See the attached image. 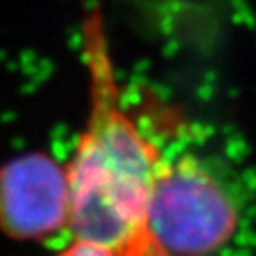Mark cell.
<instances>
[{
	"label": "cell",
	"instance_id": "1",
	"mask_svg": "<svg viewBox=\"0 0 256 256\" xmlns=\"http://www.w3.org/2000/svg\"><path fill=\"white\" fill-rule=\"evenodd\" d=\"M82 60L88 75V114L70 160L68 228L118 256H148L146 217L166 153L123 102L100 8L82 22Z\"/></svg>",
	"mask_w": 256,
	"mask_h": 256
},
{
	"label": "cell",
	"instance_id": "3",
	"mask_svg": "<svg viewBox=\"0 0 256 256\" xmlns=\"http://www.w3.org/2000/svg\"><path fill=\"white\" fill-rule=\"evenodd\" d=\"M70 190L64 164L25 153L0 168V230L16 240H46L68 228Z\"/></svg>",
	"mask_w": 256,
	"mask_h": 256
},
{
	"label": "cell",
	"instance_id": "4",
	"mask_svg": "<svg viewBox=\"0 0 256 256\" xmlns=\"http://www.w3.org/2000/svg\"><path fill=\"white\" fill-rule=\"evenodd\" d=\"M57 256H118V254L100 244L75 238L73 244H70L68 248L64 249V251H60Z\"/></svg>",
	"mask_w": 256,
	"mask_h": 256
},
{
	"label": "cell",
	"instance_id": "2",
	"mask_svg": "<svg viewBox=\"0 0 256 256\" xmlns=\"http://www.w3.org/2000/svg\"><path fill=\"white\" fill-rule=\"evenodd\" d=\"M235 188L208 158L166 155L156 172L146 217L148 256H210L240 222Z\"/></svg>",
	"mask_w": 256,
	"mask_h": 256
}]
</instances>
